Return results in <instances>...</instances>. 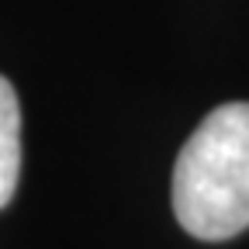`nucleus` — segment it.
<instances>
[{"label": "nucleus", "mask_w": 249, "mask_h": 249, "mask_svg": "<svg viewBox=\"0 0 249 249\" xmlns=\"http://www.w3.org/2000/svg\"><path fill=\"white\" fill-rule=\"evenodd\" d=\"M177 222L204 242L249 229V104L214 107L183 142L173 166Z\"/></svg>", "instance_id": "obj_1"}, {"label": "nucleus", "mask_w": 249, "mask_h": 249, "mask_svg": "<svg viewBox=\"0 0 249 249\" xmlns=\"http://www.w3.org/2000/svg\"><path fill=\"white\" fill-rule=\"evenodd\" d=\"M21 177V104L7 76H0V208H7Z\"/></svg>", "instance_id": "obj_2"}]
</instances>
